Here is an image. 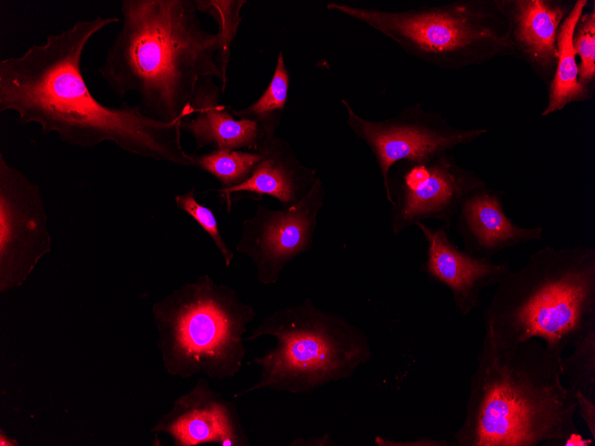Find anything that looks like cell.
<instances>
[{"label": "cell", "mask_w": 595, "mask_h": 446, "mask_svg": "<svg viewBox=\"0 0 595 446\" xmlns=\"http://www.w3.org/2000/svg\"><path fill=\"white\" fill-rule=\"evenodd\" d=\"M116 16L80 20L0 61V112L13 111L21 125L36 124L72 146L105 142L123 150L179 166H192L183 148L181 122L154 119L137 105L107 106L91 93L81 70L86 47Z\"/></svg>", "instance_id": "obj_1"}, {"label": "cell", "mask_w": 595, "mask_h": 446, "mask_svg": "<svg viewBox=\"0 0 595 446\" xmlns=\"http://www.w3.org/2000/svg\"><path fill=\"white\" fill-rule=\"evenodd\" d=\"M121 26L99 74L118 96L134 93L141 111L175 123L192 117L208 77L227 79L218 66V36L203 28L196 0H122Z\"/></svg>", "instance_id": "obj_2"}, {"label": "cell", "mask_w": 595, "mask_h": 446, "mask_svg": "<svg viewBox=\"0 0 595 446\" xmlns=\"http://www.w3.org/2000/svg\"><path fill=\"white\" fill-rule=\"evenodd\" d=\"M561 359L536 338L505 345L485 333L454 445L594 444L576 426V399L562 382Z\"/></svg>", "instance_id": "obj_3"}, {"label": "cell", "mask_w": 595, "mask_h": 446, "mask_svg": "<svg viewBox=\"0 0 595 446\" xmlns=\"http://www.w3.org/2000/svg\"><path fill=\"white\" fill-rule=\"evenodd\" d=\"M485 333L505 345L541 339L558 358L595 330V247H544L496 285Z\"/></svg>", "instance_id": "obj_4"}, {"label": "cell", "mask_w": 595, "mask_h": 446, "mask_svg": "<svg viewBox=\"0 0 595 446\" xmlns=\"http://www.w3.org/2000/svg\"><path fill=\"white\" fill-rule=\"evenodd\" d=\"M264 337L276 343L252 359L260 369L257 381L234 393L235 399L262 390L308 393L349 378L372 354L370 341L359 327L319 308L309 297L263 318L245 341Z\"/></svg>", "instance_id": "obj_5"}, {"label": "cell", "mask_w": 595, "mask_h": 446, "mask_svg": "<svg viewBox=\"0 0 595 446\" xmlns=\"http://www.w3.org/2000/svg\"><path fill=\"white\" fill-rule=\"evenodd\" d=\"M152 312L169 374L226 380L240 371L244 335L257 313L232 288L205 274L154 304Z\"/></svg>", "instance_id": "obj_6"}, {"label": "cell", "mask_w": 595, "mask_h": 446, "mask_svg": "<svg viewBox=\"0 0 595 446\" xmlns=\"http://www.w3.org/2000/svg\"><path fill=\"white\" fill-rule=\"evenodd\" d=\"M326 7L439 69L459 70L512 55L509 22L498 0H456L399 11L336 2Z\"/></svg>", "instance_id": "obj_7"}, {"label": "cell", "mask_w": 595, "mask_h": 446, "mask_svg": "<svg viewBox=\"0 0 595 446\" xmlns=\"http://www.w3.org/2000/svg\"><path fill=\"white\" fill-rule=\"evenodd\" d=\"M485 184L452 153L396 163L389 172L386 195L392 234L398 236L428 219L441 221L450 228L463 200Z\"/></svg>", "instance_id": "obj_8"}, {"label": "cell", "mask_w": 595, "mask_h": 446, "mask_svg": "<svg viewBox=\"0 0 595 446\" xmlns=\"http://www.w3.org/2000/svg\"><path fill=\"white\" fill-rule=\"evenodd\" d=\"M340 102L346 112L347 126L367 145L375 158L385 196L389 172L396 163L451 153L488 133L486 128L454 126L440 112L428 110L420 102L409 104L397 115L381 120L360 116L346 99Z\"/></svg>", "instance_id": "obj_9"}, {"label": "cell", "mask_w": 595, "mask_h": 446, "mask_svg": "<svg viewBox=\"0 0 595 446\" xmlns=\"http://www.w3.org/2000/svg\"><path fill=\"white\" fill-rule=\"evenodd\" d=\"M324 197L323 184L318 175L294 206L272 209L257 203L253 216L242 222L235 249L253 262L259 283L275 284L293 259L313 247Z\"/></svg>", "instance_id": "obj_10"}, {"label": "cell", "mask_w": 595, "mask_h": 446, "mask_svg": "<svg viewBox=\"0 0 595 446\" xmlns=\"http://www.w3.org/2000/svg\"><path fill=\"white\" fill-rule=\"evenodd\" d=\"M51 249L40 187L0 153V288L20 285Z\"/></svg>", "instance_id": "obj_11"}, {"label": "cell", "mask_w": 595, "mask_h": 446, "mask_svg": "<svg viewBox=\"0 0 595 446\" xmlns=\"http://www.w3.org/2000/svg\"><path fill=\"white\" fill-rule=\"evenodd\" d=\"M416 227L427 242L421 271L450 289L455 308L464 317L480 307L483 290L496 286L511 271L508 261L494 264L491 258L461 250L444 225L433 228L420 222Z\"/></svg>", "instance_id": "obj_12"}, {"label": "cell", "mask_w": 595, "mask_h": 446, "mask_svg": "<svg viewBox=\"0 0 595 446\" xmlns=\"http://www.w3.org/2000/svg\"><path fill=\"white\" fill-rule=\"evenodd\" d=\"M152 430L167 433L178 446L249 445L235 403L212 390L204 378L175 400Z\"/></svg>", "instance_id": "obj_13"}, {"label": "cell", "mask_w": 595, "mask_h": 446, "mask_svg": "<svg viewBox=\"0 0 595 446\" xmlns=\"http://www.w3.org/2000/svg\"><path fill=\"white\" fill-rule=\"evenodd\" d=\"M505 14L512 55L524 61L547 85L558 61V28L574 6L571 0H498Z\"/></svg>", "instance_id": "obj_14"}, {"label": "cell", "mask_w": 595, "mask_h": 446, "mask_svg": "<svg viewBox=\"0 0 595 446\" xmlns=\"http://www.w3.org/2000/svg\"><path fill=\"white\" fill-rule=\"evenodd\" d=\"M504 194L485 184L463 200L455 218L465 251L492 258L502 250L543 239L542 226L522 227L506 215Z\"/></svg>", "instance_id": "obj_15"}, {"label": "cell", "mask_w": 595, "mask_h": 446, "mask_svg": "<svg viewBox=\"0 0 595 446\" xmlns=\"http://www.w3.org/2000/svg\"><path fill=\"white\" fill-rule=\"evenodd\" d=\"M255 151L260 154V160L246 182L232 189L214 190L226 202L228 211L240 194L241 198L248 194L255 200L271 196L282 208L290 207L305 196L319 175L316 168L301 163L284 138L266 136Z\"/></svg>", "instance_id": "obj_16"}, {"label": "cell", "mask_w": 595, "mask_h": 446, "mask_svg": "<svg viewBox=\"0 0 595 446\" xmlns=\"http://www.w3.org/2000/svg\"><path fill=\"white\" fill-rule=\"evenodd\" d=\"M223 93L214 77L204 79L193 98L192 117L182 120L181 129L196 143V150H256L266 135L260 126L249 119L235 118L230 107L220 103Z\"/></svg>", "instance_id": "obj_17"}, {"label": "cell", "mask_w": 595, "mask_h": 446, "mask_svg": "<svg viewBox=\"0 0 595 446\" xmlns=\"http://www.w3.org/2000/svg\"><path fill=\"white\" fill-rule=\"evenodd\" d=\"M588 4V0H575L572 10L558 28V61L553 77L548 85V101L541 113L542 117L558 112L571 103L591 100L593 94L579 82L578 63L573 45L576 22Z\"/></svg>", "instance_id": "obj_18"}, {"label": "cell", "mask_w": 595, "mask_h": 446, "mask_svg": "<svg viewBox=\"0 0 595 446\" xmlns=\"http://www.w3.org/2000/svg\"><path fill=\"white\" fill-rule=\"evenodd\" d=\"M290 85V75L286 66L283 53L279 52L269 85L261 96L241 109L230 107L237 118L257 122L266 136L276 135L285 111Z\"/></svg>", "instance_id": "obj_19"}, {"label": "cell", "mask_w": 595, "mask_h": 446, "mask_svg": "<svg viewBox=\"0 0 595 446\" xmlns=\"http://www.w3.org/2000/svg\"><path fill=\"white\" fill-rule=\"evenodd\" d=\"M259 160L260 154L255 150H213L206 154H192V167L210 174L218 180L221 190H228L246 182Z\"/></svg>", "instance_id": "obj_20"}, {"label": "cell", "mask_w": 595, "mask_h": 446, "mask_svg": "<svg viewBox=\"0 0 595 446\" xmlns=\"http://www.w3.org/2000/svg\"><path fill=\"white\" fill-rule=\"evenodd\" d=\"M245 0H196L200 13L209 15L216 23L218 50L216 60L221 72L227 79V68L242 16Z\"/></svg>", "instance_id": "obj_21"}, {"label": "cell", "mask_w": 595, "mask_h": 446, "mask_svg": "<svg viewBox=\"0 0 595 446\" xmlns=\"http://www.w3.org/2000/svg\"><path fill=\"white\" fill-rule=\"evenodd\" d=\"M571 354L560 361L563 376L569 387L595 401V330L573 346Z\"/></svg>", "instance_id": "obj_22"}, {"label": "cell", "mask_w": 595, "mask_h": 446, "mask_svg": "<svg viewBox=\"0 0 595 446\" xmlns=\"http://www.w3.org/2000/svg\"><path fill=\"white\" fill-rule=\"evenodd\" d=\"M590 4V2H589ZM588 4V5H589ZM585 8L578 19L573 35V45L578 57L579 82L593 93L595 87V4Z\"/></svg>", "instance_id": "obj_23"}, {"label": "cell", "mask_w": 595, "mask_h": 446, "mask_svg": "<svg viewBox=\"0 0 595 446\" xmlns=\"http://www.w3.org/2000/svg\"><path fill=\"white\" fill-rule=\"evenodd\" d=\"M175 201L179 209L191 215L209 235L220 252L224 265L229 267L233 260L234 254L224 240L218 228L217 220L212 210L202 206L196 199L195 189L192 188L183 194L176 195Z\"/></svg>", "instance_id": "obj_24"}, {"label": "cell", "mask_w": 595, "mask_h": 446, "mask_svg": "<svg viewBox=\"0 0 595 446\" xmlns=\"http://www.w3.org/2000/svg\"><path fill=\"white\" fill-rule=\"evenodd\" d=\"M576 399V414H578L585 423L590 434L591 439L595 440V401L588 399L582 393H575Z\"/></svg>", "instance_id": "obj_25"}, {"label": "cell", "mask_w": 595, "mask_h": 446, "mask_svg": "<svg viewBox=\"0 0 595 446\" xmlns=\"http://www.w3.org/2000/svg\"><path fill=\"white\" fill-rule=\"evenodd\" d=\"M375 443L379 446H446L451 445L444 440H433L429 438H421L416 441L410 442H395L387 438L377 436Z\"/></svg>", "instance_id": "obj_26"}, {"label": "cell", "mask_w": 595, "mask_h": 446, "mask_svg": "<svg viewBox=\"0 0 595 446\" xmlns=\"http://www.w3.org/2000/svg\"><path fill=\"white\" fill-rule=\"evenodd\" d=\"M289 445L328 446V445H335V442L328 434H325L322 436L309 437L307 439H303L302 437H298L294 439Z\"/></svg>", "instance_id": "obj_27"}]
</instances>
